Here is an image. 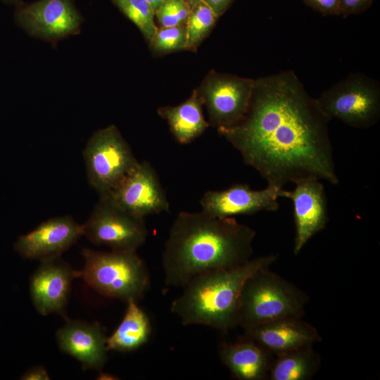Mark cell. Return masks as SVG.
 I'll list each match as a JSON object with an SVG mask.
<instances>
[{"instance_id":"obj_16","label":"cell","mask_w":380,"mask_h":380,"mask_svg":"<svg viewBox=\"0 0 380 380\" xmlns=\"http://www.w3.org/2000/svg\"><path fill=\"white\" fill-rule=\"evenodd\" d=\"M243 330L244 337L276 355L322 341L317 329L298 317L281 318Z\"/></svg>"},{"instance_id":"obj_13","label":"cell","mask_w":380,"mask_h":380,"mask_svg":"<svg viewBox=\"0 0 380 380\" xmlns=\"http://www.w3.org/2000/svg\"><path fill=\"white\" fill-rule=\"evenodd\" d=\"M293 191L284 189V196L291 200L296 234L293 253L298 255L310 239L322 231L329 220L324 187L317 178L296 182Z\"/></svg>"},{"instance_id":"obj_17","label":"cell","mask_w":380,"mask_h":380,"mask_svg":"<svg viewBox=\"0 0 380 380\" xmlns=\"http://www.w3.org/2000/svg\"><path fill=\"white\" fill-rule=\"evenodd\" d=\"M105 328L97 322L69 320L56 332L60 349L78 361L84 369L101 370L106 364Z\"/></svg>"},{"instance_id":"obj_19","label":"cell","mask_w":380,"mask_h":380,"mask_svg":"<svg viewBox=\"0 0 380 380\" xmlns=\"http://www.w3.org/2000/svg\"><path fill=\"white\" fill-rule=\"evenodd\" d=\"M203 102L196 90L182 103L158 109V115L166 120L175 139L186 144L201 136L210 126L205 120Z\"/></svg>"},{"instance_id":"obj_29","label":"cell","mask_w":380,"mask_h":380,"mask_svg":"<svg viewBox=\"0 0 380 380\" xmlns=\"http://www.w3.org/2000/svg\"><path fill=\"white\" fill-rule=\"evenodd\" d=\"M206 5H208L214 13L220 17L222 15L233 0H202Z\"/></svg>"},{"instance_id":"obj_31","label":"cell","mask_w":380,"mask_h":380,"mask_svg":"<svg viewBox=\"0 0 380 380\" xmlns=\"http://www.w3.org/2000/svg\"><path fill=\"white\" fill-rule=\"evenodd\" d=\"M148 3L153 8L154 11H156L159 6L165 1V0H146Z\"/></svg>"},{"instance_id":"obj_12","label":"cell","mask_w":380,"mask_h":380,"mask_svg":"<svg viewBox=\"0 0 380 380\" xmlns=\"http://www.w3.org/2000/svg\"><path fill=\"white\" fill-rule=\"evenodd\" d=\"M284 188L267 185L261 190L246 184H235L221 191H208L200 200L201 210L215 217L227 218L253 215L260 211H276Z\"/></svg>"},{"instance_id":"obj_23","label":"cell","mask_w":380,"mask_h":380,"mask_svg":"<svg viewBox=\"0 0 380 380\" xmlns=\"http://www.w3.org/2000/svg\"><path fill=\"white\" fill-rule=\"evenodd\" d=\"M114 5L140 30L149 42L158 27L154 22L155 11L146 0H111Z\"/></svg>"},{"instance_id":"obj_24","label":"cell","mask_w":380,"mask_h":380,"mask_svg":"<svg viewBox=\"0 0 380 380\" xmlns=\"http://www.w3.org/2000/svg\"><path fill=\"white\" fill-rule=\"evenodd\" d=\"M150 44L157 53L186 49L187 34L185 25L158 28Z\"/></svg>"},{"instance_id":"obj_30","label":"cell","mask_w":380,"mask_h":380,"mask_svg":"<svg viewBox=\"0 0 380 380\" xmlns=\"http://www.w3.org/2000/svg\"><path fill=\"white\" fill-rule=\"evenodd\" d=\"M97 379H101V380H115V379H119V378H117L116 376H114V375H113L111 374L100 372Z\"/></svg>"},{"instance_id":"obj_1","label":"cell","mask_w":380,"mask_h":380,"mask_svg":"<svg viewBox=\"0 0 380 380\" xmlns=\"http://www.w3.org/2000/svg\"><path fill=\"white\" fill-rule=\"evenodd\" d=\"M329 121L295 72L285 70L256 79L243 120L217 132L267 185L310 177L336 185Z\"/></svg>"},{"instance_id":"obj_21","label":"cell","mask_w":380,"mask_h":380,"mask_svg":"<svg viewBox=\"0 0 380 380\" xmlns=\"http://www.w3.org/2000/svg\"><path fill=\"white\" fill-rule=\"evenodd\" d=\"M321 365V356L312 346H303L276 355L268 378L270 380H310Z\"/></svg>"},{"instance_id":"obj_32","label":"cell","mask_w":380,"mask_h":380,"mask_svg":"<svg viewBox=\"0 0 380 380\" xmlns=\"http://www.w3.org/2000/svg\"><path fill=\"white\" fill-rule=\"evenodd\" d=\"M184 1L191 9L195 5H196L201 0H182Z\"/></svg>"},{"instance_id":"obj_5","label":"cell","mask_w":380,"mask_h":380,"mask_svg":"<svg viewBox=\"0 0 380 380\" xmlns=\"http://www.w3.org/2000/svg\"><path fill=\"white\" fill-rule=\"evenodd\" d=\"M84 265L75 270V277L99 293L127 303L139 301L150 286V274L137 251H98L82 250Z\"/></svg>"},{"instance_id":"obj_11","label":"cell","mask_w":380,"mask_h":380,"mask_svg":"<svg viewBox=\"0 0 380 380\" xmlns=\"http://www.w3.org/2000/svg\"><path fill=\"white\" fill-rule=\"evenodd\" d=\"M103 195L127 212L144 218L170 210L158 175L147 161H138L114 188Z\"/></svg>"},{"instance_id":"obj_28","label":"cell","mask_w":380,"mask_h":380,"mask_svg":"<svg viewBox=\"0 0 380 380\" xmlns=\"http://www.w3.org/2000/svg\"><path fill=\"white\" fill-rule=\"evenodd\" d=\"M23 380H49L47 371L42 366H35L27 370L21 376Z\"/></svg>"},{"instance_id":"obj_14","label":"cell","mask_w":380,"mask_h":380,"mask_svg":"<svg viewBox=\"0 0 380 380\" xmlns=\"http://www.w3.org/2000/svg\"><path fill=\"white\" fill-rule=\"evenodd\" d=\"M82 235V224L68 215L49 219L18 237L14 250L23 258L40 262L55 259Z\"/></svg>"},{"instance_id":"obj_33","label":"cell","mask_w":380,"mask_h":380,"mask_svg":"<svg viewBox=\"0 0 380 380\" xmlns=\"http://www.w3.org/2000/svg\"><path fill=\"white\" fill-rule=\"evenodd\" d=\"M1 1L8 4H15V5H18L19 3L22 2V0H1Z\"/></svg>"},{"instance_id":"obj_10","label":"cell","mask_w":380,"mask_h":380,"mask_svg":"<svg viewBox=\"0 0 380 380\" xmlns=\"http://www.w3.org/2000/svg\"><path fill=\"white\" fill-rule=\"evenodd\" d=\"M15 20L30 35L56 42L77 34L82 18L73 0H37L16 5Z\"/></svg>"},{"instance_id":"obj_9","label":"cell","mask_w":380,"mask_h":380,"mask_svg":"<svg viewBox=\"0 0 380 380\" xmlns=\"http://www.w3.org/2000/svg\"><path fill=\"white\" fill-rule=\"evenodd\" d=\"M255 84L253 79L211 70L196 89L207 109L209 125L220 129L240 122L249 108Z\"/></svg>"},{"instance_id":"obj_25","label":"cell","mask_w":380,"mask_h":380,"mask_svg":"<svg viewBox=\"0 0 380 380\" xmlns=\"http://www.w3.org/2000/svg\"><path fill=\"white\" fill-rule=\"evenodd\" d=\"M189 6L182 0H165L155 11L161 27L184 25L190 13Z\"/></svg>"},{"instance_id":"obj_3","label":"cell","mask_w":380,"mask_h":380,"mask_svg":"<svg viewBox=\"0 0 380 380\" xmlns=\"http://www.w3.org/2000/svg\"><path fill=\"white\" fill-rule=\"evenodd\" d=\"M277 259V254H268L232 268L197 275L182 287L170 311L184 326L203 325L227 333L238 327L239 298L247 279Z\"/></svg>"},{"instance_id":"obj_22","label":"cell","mask_w":380,"mask_h":380,"mask_svg":"<svg viewBox=\"0 0 380 380\" xmlns=\"http://www.w3.org/2000/svg\"><path fill=\"white\" fill-rule=\"evenodd\" d=\"M219 17L202 0L190 11L185 24L186 49L196 51L215 24Z\"/></svg>"},{"instance_id":"obj_4","label":"cell","mask_w":380,"mask_h":380,"mask_svg":"<svg viewBox=\"0 0 380 380\" xmlns=\"http://www.w3.org/2000/svg\"><path fill=\"white\" fill-rule=\"evenodd\" d=\"M270 267L256 271L243 286L238 326L243 329L281 318L302 317L305 314L308 296Z\"/></svg>"},{"instance_id":"obj_7","label":"cell","mask_w":380,"mask_h":380,"mask_svg":"<svg viewBox=\"0 0 380 380\" xmlns=\"http://www.w3.org/2000/svg\"><path fill=\"white\" fill-rule=\"evenodd\" d=\"M83 156L88 182L99 196L114 188L138 162L114 125L91 136Z\"/></svg>"},{"instance_id":"obj_8","label":"cell","mask_w":380,"mask_h":380,"mask_svg":"<svg viewBox=\"0 0 380 380\" xmlns=\"http://www.w3.org/2000/svg\"><path fill=\"white\" fill-rule=\"evenodd\" d=\"M82 235L91 243L105 245L111 251L132 252L145 243L148 229L144 217L127 212L107 196L101 195L82 224Z\"/></svg>"},{"instance_id":"obj_6","label":"cell","mask_w":380,"mask_h":380,"mask_svg":"<svg viewBox=\"0 0 380 380\" xmlns=\"http://www.w3.org/2000/svg\"><path fill=\"white\" fill-rule=\"evenodd\" d=\"M331 120L337 119L356 128H369L380 118V85L362 73H353L316 99Z\"/></svg>"},{"instance_id":"obj_20","label":"cell","mask_w":380,"mask_h":380,"mask_svg":"<svg viewBox=\"0 0 380 380\" xmlns=\"http://www.w3.org/2000/svg\"><path fill=\"white\" fill-rule=\"evenodd\" d=\"M124 317L113 334L106 338L108 350L130 352L146 343L151 334V324L147 314L137 301L127 303Z\"/></svg>"},{"instance_id":"obj_18","label":"cell","mask_w":380,"mask_h":380,"mask_svg":"<svg viewBox=\"0 0 380 380\" xmlns=\"http://www.w3.org/2000/svg\"><path fill=\"white\" fill-rule=\"evenodd\" d=\"M272 354L244 336L236 342H223L218 347L221 362L239 380H264L268 377Z\"/></svg>"},{"instance_id":"obj_15","label":"cell","mask_w":380,"mask_h":380,"mask_svg":"<svg viewBox=\"0 0 380 380\" xmlns=\"http://www.w3.org/2000/svg\"><path fill=\"white\" fill-rule=\"evenodd\" d=\"M75 270L58 258L42 261L30 279V296L42 315L62 313L69 299Z\"/></svg>"},{"instance_id":"obj_26","label":"cell","mask_w":380,"mask_h":380,"mask_svg":"<svg viewBox=\"0 0 380 380\" xmlns=\"http://www.w3.org/2000/svg\"><path fill=\"white\" fill-rule=\"evenodd\" d=\"M313 10L324 15H340V0H303Z\"/></svg>"},{"instance_id":"obj_27","label":"cell","mask_w":380,"mask_h":380,"mask_svg":"<svg viewBox=\"0 0 380 380\" xmlns=\"http://www.w3.org/2000/svg\"><path fill=\"white\" fill-rule=\"evenodd\" d=\"M373 0H340V15L347 17L365 11Z\"/></svg>"},{"instance_id":"obj_2","label":"cell","mask_w":380,"mask_h":380,"mask_svg":"<svg viewBox=\"0 0 380 380\" xmlns=\"http://www.w3.org/2000/svg\"><path fill=\"white\" fill-rule=\"evenodd\" d=\"M255 237L253 228L234 217L179 213L162 253L165 285L183 287L201 274L243 264L251 258Z\"/></svg>"}]
</instances>
